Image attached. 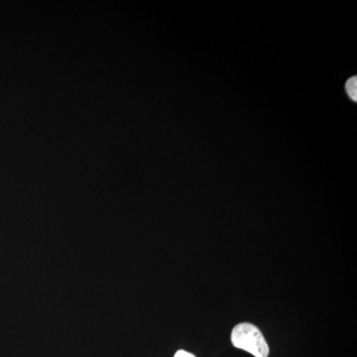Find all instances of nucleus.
I'll use <instances>...</instances> for the list:
<instances>
[{"mask_svg":"<svg viewBox=\"0 0 357 357\" xmlns=\"http://www.w3.org/2000/svg\"><path fill=\"white\" fill-rule=\"evenodd\" d=\"M231 342L236 349H243L255 357H268L269 347L259 328L248 323L237 325L232 330Z\"/></svg>","mask_w":357,"mask_h":357,"instance_id":"f257e3e1","label":"nucleus"},{"mask_svg":"<svg viewBox=\"0 0 357 357\" xmlns=\"http://www.w3.org/2000/svg\"><path fill=\"white\" fill-rule=\"evenodd\" d=\"M347 91L352 100H356V77H351L347 83Z\"/></svg>","mask_w":357,"mask_h":357,"instance_id":"f03ea898","label":"nucleus"},{"mask_svg":"<svg viewBox=\"0 0 357 357\" xmlns=\"http://www.w3.org/2000/svg\"><path fill=\"white\" fill-rule=\"evenodd\" d=\"M174 357H196L194 354H190V352L185 351H178L176 352L175 356Z\"/></svg>","mask_w":357,"mask_h":357,"instance_id":"7ed1b4c3","label":"nucleus"}]
</instances>
